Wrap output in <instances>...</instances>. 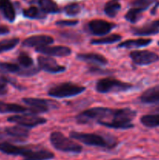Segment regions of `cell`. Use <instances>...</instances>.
Returning a JSON list of instances; mask_svg holds the SVG:
<instances>
[{
	"label": "cell",
	"instance_id": "6da1fadb",
	"mask_svg": "<svg viewBox=\"0 0 159 160\" xmlns=\"http://www.w3.org/2000/svg\"><path fill=\"white\" fill-rule=\"evenodd\" d=\"M0 152L10 156H20L26 160H48L54 158V154L39 147L19 146L9 142H0Z\"/></svg>",
	"mask_w": 159,
	"mask_h": 160
},
{
	"label": "cell",
	"instance_id": "7a4b0ae2",
	"mask_svg": "<svg viewBox=\"0 0 159 160\" xmlns=\"http://www.w3.org/2000/svg\"><path fill=\"white\" fill-rule=\"evenodd\" d=\"M116 109L106 107H94L83 111L76 117V120L79 124L97 122H110L115 117Z\"/></svg>",
	"mask_w": 159,
	"mask_h": 160
},
{
	"label": "cell",
	"instance_id": "3957f363",
	"mask_svg": "<svg viewBox=\"0 0 159 160\" xmlns=\"http://www.w3.org/2000/svg\"><path fill=\"white\" fill-rule=\"evenodd\" d=\"M71 138L82 142L89 146L101 147V148H112L116 146L117 141L115 139L108 138L102 135L94 133H83L72 131L70 133Z\"/></svg>",
	"mask_w": 159,
	"mask_h": 160
},
{
	"label": "cell",
	"instance_id": "277c9868",
	"mask_svg": "<svg viewBox=\"0 0 159 160\" xmlns=\"http://www.w3.org/2000/svg\"><path fill=\"white\" fill-rule=\"evenodd\" d=\"M137 116V112L129 108L117 109L114 118L110 122H101L98 124L113 129L126 130L134 127L132 120Z\"/></svg>",
	"mask_w": 159,
	"mask_h": 160
},
{
	"label": "cell",
	"instance_id": "5b68a950",
	"mask_svg": "<svg viewBox=\"0 0 159 160\" xmlns=\"http://www.w3.org/2000/svg\"><path fill=\"white\" fill-rule=\"evenodd\" d=\"M50 142L56 150L63 152L80 153L82 152V146L74 141L65 137L62 133L54 131L50 134Z\"/></svg>",
	"mask_w": 159,
	"mask_h": 160
},
{
	"label": "cell",
	"instance_id": "8992f818",
	"mask_svg": "<svg viewBox=\"0 0 159 160\" xmlns=\"http://www.w3.org/2000/svg\"><path fill=\"white\" fill-rule=\"evenodd\" d=\"M85 90L86 88L84 86L78 85L73 83L65 82L51 87L48 90V95L50 97L55 98H70L83 93Z\"/></svg>",
	"mask_w": 159,
	"mask_h": 160
},
{
	"label": "cell",
	"instance_id": "52a82bcc",
	"mask_svg": "<svg viewBox=\"0 0 159 160\" xmlns=\"http://www.w3.org/2000/svg\"><path fill=\"white\" fill-rule=\"evenodd\" d=\"M132 88V84L111 78L99 80L95 86L97 92L102 94L125 92L130 90Z\"/></svg>",
	"mask_w": 159,
	"mask_h": 160
},
{
	"label": "cell",
	"instance_id": "ba28073f",
	"mask_svg": "<svg viewBox=\"0 0 159 160\" xmlns=\"http://www.w3.org/2000/svg\"><path fill=\"white\" fill-rule=\"evenodd\" d=\"M23 102L27 105L31 109L30 111L33 113H41V112H46L51 109L58 108V103L51 100L44 99V98H24Z\"/></svg>",
	"mask_w": 159,
	"mask_h": 160
},
{
	"label": "cell",
	"instance_id": "9c48e42d",
	"mask_svg": "<svg viewBox=\"0 0 159 160\" xmlns=\"http://www.w3.org/2000/svg\"><path fill=\"white\" fill-rule=\"evenodd\" d=\"M7 120L10 123H17L22 127L27 128H35L39 125L46 123V119L38 117L34 114H23V115H14L8 117Z\"/></svg>",
	"mask_w": 159,
	"mask_h": 160
},
{
	"label": "cell",
	"instance_id": "30bf717a",
	"mask_svg": "<svg viewBox=\"0 0 159 160\" xmlns=\"http://www.w3.org/2000/svg\"><path fill=\"white\" fill-rule=\"evenodd\" d=\"M129 57L135 64L139 66H147L159 60V56L149 50H135L131 52Z\"/></svg>",
	"mask_w": 159,
	"mask_h": 160
},
{
	"label": "cell",
	"instance_id": "8fae6325",
	"mask_svg": "<svg viewBox=\"0 0 159 160\" xmlns=\"http://www.w3.org/2000/svg\"><path fill=\"white\" fill-rule=\"evenodd\" d=\"M116 27L114 23L104 20H92L87 24L89 31L94 35L103 36L108 34Z\"/></svg>",
	"mask_w": 159,
	"mask_h": 160
},
{
	"label": "cell",
	"instance_id": "7c38bea8",
	"mask_svg": "<svg viewBox=\"0 0 159 160\" xmlns=\"http://www.w3.org/2000/svg\"><path fill=\"white\" fill-rule=\"evenodd\" d=\"M17 61L21 69L20 76H33L38 72V70L34 67V60L27 53L23 52H20L17 58Z\"/></svg>",
	"mask_w": 159,
	"mask_h": 160
},
{
	"label": "cell",
	"instance_id": "4fadbf2b",
	"mask_svg": "<svg viewBox=\"0 0 159 160\" xmlns=\"http://www.w3.org/2000/svg\"><path fill=\"white\" fill-rule=\"evenodd\" d=\"M37 63L41 70L50 73H62L65 71V67L59 65L52 58L47 57L44 56H39L37 57Z\"/></svg>",
	"mask_w": 159,
	"mask_h": 160
},
{
	"label": "cell",
	"instance_id": "5bb4252c",
	"mask_svg": "<svg viewBox=\"0 0 159 160\" xmlns=\"http://www.w3.org/2000/svg\"><path fill=\"white\" fill-rule=\"evenodd\" d=\"M54 39L51 36L41 34V35H33L25 39L22 43V45L29 48H41L47 46L53 43Z\"/></svg>",
	"mask_w": 159,
	"mask_h": 160
},
{
	"label": "cell",
	"instance_id": "9a60e30c",
	"mask_svg": "<svg viewBox=\"0 0 159 160\" xmlns=\"http://www.w3.org/2000/svg\"><path fill=\"white\" fill-rule=\"evenodd\" d=\"M36 51L48 56H58V57L70 56L72 52L71 49L69 47L62 46V45H56V46L47 45V46L36 48Z\"/></svg>",
	"mask_w": 159,
	"mask_h": 160
},
{
	"label": "cell",
	"instance_id": "2e32d148",
	"mask_svg": "<svg viewBox=\"0 0 159 160\" xmlns=\"http://www.w3.org/2000/svg\"><path fill=\"white\" fill-rule=\"evenodd\" d=\"M132 32L134 35L150 36L159 33V20H154L139 28H132Z\"/></svg>",
	"mask_w": 159,
	"mask_h": 160
},
{
	"label": "cell",
	"instance_id": "e0dca14e",
	"mask_svg": "<svg viewBox=\"0 0 159 160\" xmlns=\"http://www.w3.org/2000/svg\"><path fill=\"white\" fill-rule=\"evenodd\" d=\"M79 60L88 62L96 66H105L108 64V59L102 55L98 53H80L76 56Z\"/></svg>",
	"mask_w": 159,
	"mask_h": 160
},
{
	"label": "cell",
	"instance_id": "ac0fdd59",
	"mask_svg": "<svg viewBox=\"0 0 159 160\" xmlns=\"http://www.w3.org/2000/svg\"><path fill=\"white\" fill-rule=\"evenodd\" d=\"M140 100L145 104L159 103V84L147 89L140 95Z\"/></svg>",
	"mask_w": 159,
	"mask_h": 160
},
{
	"label": "cell",
	"instance_id": "d6986e66",
	"mask_svg": "<svg viewBox=\"0 0 159 160\" xmlns=\"http://www.w3.org/2000/svg\"><path fill=\"white\" fill-rule=\"evenodd\" d=\"M152 42L151 38H140L129 39L124 41L118 45V48H126V49H132V48H138L142 47H146Z\"/></svg>",
	"mask_w": 159,
	"mask_h": 160
},
{
	"label": "cell",
	"instance_id": "ffe728a7",
	"mask_svg": "<svg viewBox=\"0 0 159 160\" xmlns=\"http://www.w3.org/2000/svg\"><path fill=\"white\" fill-rule=\"evenodd\" d=\"M4 132L7 136L20 141L26 139L29 136V131L27 129L18 126L6 128L4 129Z\"/></svg>",
	"mask_w": 159,
	"mask_h": 160
},
{
	"label": "cell",
	"instance_id": "44dd1931",
	"mask_svg": "<svg viewBox=\"0 0 159 160\" xmlns=\"http://www.w3.org/2000/svg\"><path fill=\"white\" fill-rule=\"evenodd\" d=\"M0 12L8 21L13 22L15 20V8L10 0H0Z\"/></svg>",
	"mask_w": 159,
	"mask_h": 160
},
{
	"label": "cell",
	"instance_id": "7402d4cb",
	"mask_svg": "<svg viewBox=\"0 0 159 160\" xmlns=\"http://www.w3.org/2000/svg\"><path fill=\"white\" fill-rule=\"evenodd\" d=\"M28 110L27 108L20 105L0 101V113H20Z\"/></svg>",
	"mask_w": 159,
	"mask_h": 160
},
{
	"label": "cell",
	"instance_id": "603a6c76",
	"mask_svg": "<svg viewBox=\"0 0 159 160\" xmlns=\"http://www.w3.org/2000/svg\"><path fill=\"white\" fill-rule=\"evenodd\" d=\"M41 9L45 13H58L59 9L58 5L53 0H38Z\"/></svg>",
	"mask_w": 159,
	"mask_h": 160
},
{
	"label": "cell",
	"instance_id": "cb8c5ba5",
	"mask_svg": "<svg viewBox=\"0 0 159 160\" xmlns=\"http://www.w3.org/2000/svg\"><path fill=\"white\" fill-rule=\"evenodd\" d=\"M121 39L122 36L120 34H113L101 38L92 39L90 41V44L91 45H108V44H113L119 42V41H121Z\"/></svg>",
	"mask_w": 159,
	"mask_h": 160
},
{
	"label": "cell",
	"instance_id": "d4e9b609",
	"mask_svg": "<svg viewBox=\"0 0 159 160\" xmlns=\"http://www.w3.org/2000/svg\"><path fill=\"white\" fill-rule=\"evenodd\" d=\"M140 122L143 126L149 128L159 127V114H147L141 117Z\"/></svg>",
	"mask_w": 159,
	"mask_h": 160
},
{
	"label": "cell",
	"instance_id": "484cf974",
	"mask_svg": "<svg viewBox=\"0 0 159 160\" xmlns=\"http://www.w3.org/2000/svg\"><path fill=\"white\" fill-rule=\"evenodd\" d=\"M120 9H121V5L118 2V0H111L105 4L104 11L108 17L114 18Z\"/></svg>",
	"mask_w": 159,
	"mask_h": 160
},
{
	"label": "cell",
	"instance_id": "4316f807",
	"mask_svg": "<svg viewBox=\"0 0 159 160\" xmlns=\"http://www.w3.org/2000/svg\"><path fill=\"white\" fill-rule=\"evenodd\" d=\"M23 14L25 17L30 19H42L46 16L45 12L36 6H30L27 9H24L23 10Z\"/></svg>",
	"mask_w": 159,
	"mask_h": 160
},
{
	"label": "cell",
	"instance_id": "83f0119b",
	"mask_svg": "<svg viewBox=\"0 0 159 160\" xmlns=\"http://www.w3.org/2000/svg\"><path fill=\"white\" fill-rule=\"evenodd\" d=\"M19 42H20V38H12L3 39L0 41V53L13 49L18 45Z\"/></svg>",
	"mask_w": 159,
	"mask_h": 160
},
{
	"label": "cell",
	"instance_id": "f1b7e54d",
	"mask_svg": "<svg viewBox=\"0 0 159 160\" xmlns=\"http://www.w3.org/2000/svg\"><path fill=\"white\" fill-rule=\"evenodd\" d=\"M21 69L17 64L11 62H0V72L2 73H13L16 74H20Z\"/></svg>",
	"mask_w": 159,
	"mask_h": 160
},
{
	"label": "cell",
	"instance_id": "f546056e",
	"mask_svg": "<svg viewBox=\"0 0 159 160\" xmlns=\"http://www.w3.org/2000/svg\"><path fill=\"white\" fill-rule=\"evenodd\" d=\"M142 12L136 8L132 7L127 11L125 15V19L131 23H136L141 17Z\"/></svg>",
	"mask_w": 159,
	"mask_h": 160
},
{
	"label": "cell",
	"instance_id": "4dcf8cb0",
	"mask_svg": "<svg viewBox=\"0 0 159 160\" xmlns=\"http://www.w3.org/2000/svg\"><path fill=\"white\" fill-rule=\"evenodd\" d=\"M156 1L157 0H134L131 3V6H132V7L136 8L141 12H143L146 9H147Z\"/></svg>",
	"mask_w": 159,
	"mask_h": 160
},
{
	"label": "cell",
	"instance_id": "1f68e13d",
	"mask_svg": "<svg viewBox=\"0 0 159 160\" xmlns=\"http://www.w3.org/2000/svg\"><path fill=\"white\" fill-rule=\"evenodd\" d=\"M80 6L78 3H70L64 7L63 11L69 17H75L80 12Z\"/></svg>",
	"mask_w": 159,
	"mask_h": 160
},
{
	"label": "cell",
	"instance_id": "d6a6232c",
	"mask_svg": "<svg viewBox=\"0 0 159 160\" xmlns=\"http://www.w3.org/2000/svg\"><path fill=\"white\" fill-rule=\"evenodd\" d=\"M11 83L9 79L3 76H0V95H6L7 93V84Z\"/></svg>",
	"mask_w": 159,
	"mask_h": 160
},
{
	"label": "cell",
	"instance_id": "836d02e7",
	"mask_svg": "<svg viewBox=\"0 0 159 160\" xmlns=\"http://www.w3.org/2000/svg\"><path fill=\"white\" fill-rule=\"evenodd\" d=\"M78 20H59L55 23L56 25L59 26H75L78 23Z\"/></svg>",
	"mask_w": 159,
	"mask_h": 160
},
{
	"label": "cell",
	"instance_id": "e575fe53",
	"mask_svg": "<svg viewBox=\"0 0 159 160\" xmlns=\"http://www.w3.org/2000/svg\"><path fill=\"white\" fill-rule=\"evenodd\" d=\"M9 33V28L6 26H2V25H0V35H2V34H7Z\"/></svg>",
	"mask_w": 159,
	"mask_h": 160
},
{
	"label": "cell",
	"instance_id": "d590c367",
	"mask_svg": "<svg viewBox=\"0 0 159 160\" xmlns=\"http://www.w3.org/2000/svg\"><path fill=\"white\" fill-rule=\"evenodd\" d=\"M23 1H25L27 3H30V4H33V3H35L36 2H38V0H23Z\"/></svg>",
	"mask_w": 159,
	"mask_h": 160
},
{
	"label": "cell",
	"instance_id": "8d00e7d4",
	"mask_svg": "<svg viewBox=\"0 0 159 160\" xmlns=\"http://www.w3.org/2000/svg\"><path fill=\"white\" fill-rule=\"evenodd\" d=\"M2 137V134H1V133H0V138H1Z\"/></svg>",
	"mask_w": 159,
	"mask_h": 160
},
{
	"label": "cell",
	"instance_id": "74e56055",
	"mask_svg": "<svg viewBox=\"0 0 159 160\" xmlns=\"http://www.w3.org/2000/svg\"><path fill=\"white\" fill-rule=\"evenodd\" d=\"M157 44H158V45H159V42H157Z\"/></svg>",
	"mask_w": 159,
	"mask_h": 160
},
{
	"label": "cell",
	"instance_id": "f35d334b",
	"mask_svg": "<svg viewBox=\"0 0 159 160\" xmlns=\"http://www.w3.org/2000/svg\"><path fill=\"white\" fill-rule=\"evenodd\" d=\"M113 160H117V159H113Z\"/></svg>",
	"mask_w": 159,
	"mask_h": 160
}]
</instances>
